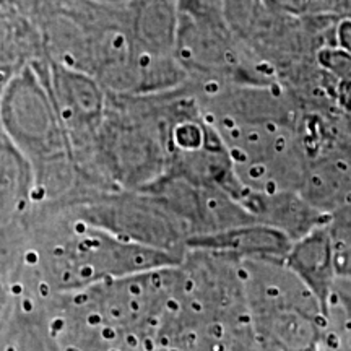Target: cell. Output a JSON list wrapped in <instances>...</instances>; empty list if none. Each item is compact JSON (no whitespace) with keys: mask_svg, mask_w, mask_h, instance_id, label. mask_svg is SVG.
<instances>
[{"mask_svg":"<svg viewBox=\"0 0 351 351\" xmlns=\"http://www.w3.org/2000/svg\"><path fill=\"white\" fill-rule=\"evenodd\" d=\"M38 67L67 132L77 163L86 176L96 137L106 114L108 91L95 77L64 67L46 57L38 60Z\"/></svg>","mask_w":351,"mask_h":351,"instance_id":"cell-5","label":"cell"},{"mask_svg":"<svg viewBox=\"0 0 351 351\" xmlns=\"http://www.w3.org/2000/svg\"><path fill=\"white\" fill-rule=\"evenodd\" d=\"M12 311V309H10ZM8 314V313H7ZM7 314H0V326H2V322H3V319H5V315Z\"/></svg>","mask_w":351,"mask_h":351,"instance_id":"cell-18","label":"cell"},{"mask_svg":"<svg viewBox=\"0 0 351 351\" xmlns=\"http://www.w3.org/2000/svg\"><path fill=\"white\" fill-rule=\"evenodd\" d=\"M335 46L351 56V20H340L335 32Z\"/></svg>","mask_w":351,"mask_h":351,"instance_id":"cell-15","label":"cell"},{"mask_svg":"<svg viewBox=\"0 0 351 351\" xmlns=\"http://www.w3.org/2000/svg\"><path fill=\"white\" fill-rule=\"evenodd\" d=\"M285 261L289 269L295 271L311 288V291L317 296L320 307H322V301L326 300L337 278L327 225L293 243Z\"/></svg>","mask_w":351,"mask_h":351,"instance_id":"cell-11","label":"cell"},{"mask_svg":"<svg viewBox=\"0 0 351 351\" xmlns=\"http://www.w3.org/2000/svg\"><path fill=\"white\" fill-rule=\"evenodd\" d=\"M0 130L32 165L39 212L64 210L101 192L77 163L38 60L20 69L3 88Z\"/></svg>","mask_w":351,"mask_h":351,"instance_id":"cell-2","label":"cell"},{"mask_svg":"<svg viewBox=\"0 0 351 351\" xmlns=\"http://www.w3.org/2000/svg\"><path fill=\"white\" fill-rule=\"evenodd\" d=\"M307 15L351 20V0H307Z\"/></svg>","mask_w":351,"mask_h":351,"instance_id":"cell-13","label":"cell"},{"mask_svg":"<svg viewBox=\"0 0 351 351\" xmlns=\"http://www.w3.org/2000/svg\"><path fill=\"white\" fill-rule=\"evenodd\" d=\"M263 2L274 12L293 16L307 15V0H263Z\"/></svg>","mask_w":351,"mask_h":351,"instance_id":"cell-14","label":"cell"},{"mask_svg":"<svg viewBox=\"0 0 351 351\" xmlns=\"http://www.w3.org/2000/svg\"><path fill=\"white\" fill-rule=\"evenodd\" d=\"M80 2L95 3V5H103V7H127L132 0H80Z\"/></svg>","mask_w":351,"mask_h":351,"instance_id":"cell-17","label":"cell"},{"mask_svg":"<svg viewBox=\"0 0 351 351\" xmlns=\"http://www.w3.org/2000/svg\"><path fill=\"white\" fill-rule=\"evenodd\" d=\"M36 217L32 165L0 130V278L7 288L32 239Z\"/></svg>","mask_w":351,"mask_h":351,"instance_id":"cell-6","label":"cell"},{"mask_svg":"<svg viewBox=\"0 0 351 351\" xmlns=\"http://www.w3.org/2000/svg\"><path fill=\"white\" fill-rule=\"evenodd\" d=\"M2 5H7V0H0V7Z\"/></svg>","mask_w":351,"mask_h":351,"instance_id":"cell-19","label":"cell"},{"mask_svg":"<svg viewBox=\"0 0 351 351\" xmlns=\"http://www.w3.org/2000/svg\"><path fill=\"white\" fill-rule=\"evenodd\" d=\"M108 96L86 176L101 191H140L169 169L168 93Z\"/></svg>","mask_w":351,"mask_h":351,"instance_id":"cell-3","label":"cell"},{"mask_svg":"<svg viewBox=\"0 0 351 351\" xmlns=\"http://www.w3.org/2000/svg\"><path fill=\"white\" fill-rule=\"evenodd\" d=\"M221 12L230 32L243 44H249L271 10L263 0H221Z\"/></svg>","mask_w":351,"mask_h":351,"instance_id":"cell-12","label":"cell"},{"mask_svg":"<svg viewBox=\"0 0 351 351\" xmlns=\"http://www.w3.org/2000/svg\"><path fill=\"white\" fill-rule=\"evenodd\" d=\"M12 304L13 301L10 293H8V288L5 287V283L2 282V278H0V314L10 313Z\"/></svg>","mask_w":351,"mask_h":351,"instance_id":"cell-16","label":"cell"},{"mask_svg":"<svg viewBox=\"0 0 351 351\" xmlns=\"http://www.w3.org/2000/svg\"><path fill=\"white\" fill-rule=\"evenodd\" d=\"M62 212L127 243L179 258L187 251L186 228L160 200L145 191H104Z\"/></svg>","mask_w":351,"mask_h":351,"instance_id":"cell-4","label":"cell"},{"mask_svg":"<svg viewBox=\"0 0 351 351\" xmlns=\"http://www.w3.org/2000/svg\"><path fill=\"white\" fill-rule=\"evenodd\" d=\"M245 302L252 317L301 313L320 319L317 296L285 258H239Z\"/></svg>","mask_w":351,"mask_h":351,"instance_id":"cell-7","label":"cell"},{"mask_svg":"<svg viewBox=\"0 0 351 351\" xmlns=\"http://www.w3.org/2000/svg\"><path fill=\"white\" fill-rule=\"evenodd\" d=\"M291 245V241L280 231L261 223H251L194 241L187 249H208L236 258H287Z\"/></svg>","mask_w":351,"mask_h":351,"instance_id":"cell-9","label":"cell"},{"mask_svg":"<svg viewBox=\"0 0 351 351\" xmlns=\"http://www.w3.org/2000/svg\"><path fill=\"white\" fill-rule=\"evenodd\" d=\"M43 57L36 25L10 5L0 7V95L20 69Z\"/></svg>","mask_w":351,"mask_h":351,"instance_id":"cell-10","label":"cell"},{"mask_svg":"<svg viewBox=\"0 0 351 351\" xmlns=\"http://www.w3.org/2000/svg\"><path fill=\"white\" fill-rule=\"evenodd\" d=\"M238 200L252 215L256 223L280 231L291 243H296L313 231L326 226L330 219L328 215L319 212L309 202L302 199L300 192L257 194L241 191Z\"/></svg>","mask_w":351,"mask_h":351,"instance_id":"cell-8","label":"cell"},{"mask_svg":"<svg viewBox=\"0 0 351 351\" xmlns=\"http://www.w3.org/2000/svg\"><path fill=\"white\" fill-rule=\"evenodd\" d=\"M182 258L127 243L62 210L38 212L32 239L8 285L12 301L36 307L122 276L174 267Z\"/></svg>","mask_w":351,"mask_h":351,"instance_id":"cell-1","label":"cell"}]
</instances>
